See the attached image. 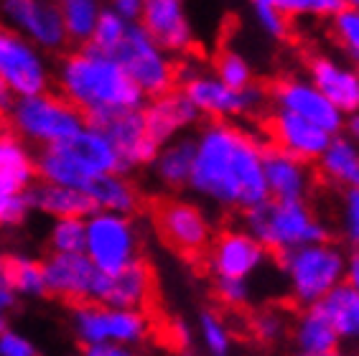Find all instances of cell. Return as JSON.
I'll list each match as a JSON object with an SVG mask.
<instances>
[{
	"instance_id": "cell-39",
	"label": "cell",
	"mask_w": 359,
	"mask_h": 356,
	"mask_svg": "<svg viewBox=\"0 0 359 356\" xmlns=\"http://www.w3.org/2000/svg\"><path fill=\"white\" fill-rule=\"evenodd\" d=\"M252 13H255V21L260 26L265 36L276 39V41H285L290 34V21L285 18L280 11H276L268 3H260V0H252Z\"/></svg>"
},
{
	"instance_id": "cell-6",
	"label": "cell",
	"mask_w": 359,
	"mask_h": 356,
	"mask_svg": "<svg viewBox=\"0 0 359 356\" xmlns=\"http://www.w3.org/2000/svg\"><path fill=\"white\" fill-rule=\"evenodd\" d=\"M280 265L290 298L304 308L321 303L346 278V254L332 242H318L280 254Z\"/></svg>"
},
{
	"instance_id": "cell-41",
	"label": "cell",
	"mask_w": 359,
	"mask_h": 356,
	"mask_svg": "<svg viewBox=\"0 0 359 356\" xmlns=\"http://www.w3.org/2000/svg\"><path fill=\"white\" fill-rule=\"evenodd\" d=\"M341 226H344L346 242H349L354 249H359V189H346Z\"/></svg>"
},
{
	"instance_id": "cell-26",
	"label": "cell",
	"mask_w": 359,
	"mask_h": 356,
	"mask_svg": "<svg viewBox=\"0 0 359 356\" xmlns=\"http://www.w3.org/2000/svg\"><path fill=\"white\" fill-rule=\"evenodd\" d=\"M153 176L158 178L161 186L166 189H184L189 186L194 168V135L173 137L171 143L161 145L153 158Z\"/></svg>"
},
{
	"instance_id": "cell-7",
	"label": "cell",
	"mask_w": 359,
	"mask_h": 356,
	"mask_svg": "<svg viewBox=\"0 0 359 356\" xmlns=\"http://www.w3.org/2000/svg\"><path fill=\"white\" fill-rule=\"evenodd\" d=\"M115 62L130 76V82L140 89L145 100L171 92L176 84V64L171 54H166L151 36L145 34L140 23H130L123 41L115 48Z\"/></svg>"
},
{
	"instance_id": "cell-51",
	"label": "cell",
	"mask_w": 359,
	"mask_h": 356,
	"mask_svg": "<svg viewBox=\"0 0 359 356\" xmlns=\"http://www.w3.org/2000/svg\"><path fill=\"white\" fill-rule=\"evenodd\" d=\"M298 356H346V354H341V351H326V354H298Z\"/></svg>"
},
{
	"instance_id": "cell-14",
	"label": "cell",
	"mask_w": 359,
	"mask_h": 356,
	"mask_svg": "<svg viewBox=\"0 0 359 356\" xmlns=\"http://www.w3.org/2000/svg\"><path fill=\"white\" fill-rule=\"evenodd\" d=\"M153 270L145 260L133 262L115 275L97 273L95 288H92V303L104 308L120 310H143L153 298Z\"/></svg>"
},
{
	"instance_id": "cell-1",
	"label": "cell",
	"mask_w": 359,
	"mask_h": 356,
	"mask_svg": "<svg viewBox=\"0 0 359 356\" xmlns=\"http://www.w3.org/2000/svg\"><path fill=\"white\" fill-rule=\"evenodd\" d=\"M265 145L235 123L212 120L194 135L189 189L222 209L248 212L268 201L263 173Z\"/></svg>"
},
{
	"instance_id": "cell-49",
	"label": "cell",
	"mask_w": 359,
	"mask_h": 356,
	"mask_svg": "<svg viewBox=\"0 0 359 356\" xmlns=\"http://www.w3.org/2000/svg\"><path fill=\"white\" fill-rule=\"evenodd\" d=\"M15 102L13 92L6 87V82H0V115H6L8 110H11V104Z\"/></svg>"
},
{
	"instance_id": "cell-28",
	"label": "cell",
	"mask_w": 359,
	"mask_h": 356,
	"mask_svg": "<svg viewBox=\"0 0 359 356\" xmlns=\"http://www.w3.org/2000/svg\"><path fill=\"white\" fill-rule=\"evenodd\" d=\"M318 308L329 318L339 341H359V293L349 282L337 285L318 303Z\"/></svg>"
},
{
	"instance_id": "cell-20",
	"label": "cell",
	"mask_w": 359,
	"mask_h": 356,
	"mask_svg": "<svg viewBox=\"0 0 359 356\" xmlns=\"http://www.w3.org/2000/svg\"><path fill=\"white\" fill-rule=\"evenodd\" d=\"M143 120H145V130L153 137V143L166 145L171 143L173 137H181L189 128L199 123V112L194 110V104L189 102L184 92H166L161 97H153L151 102L143 104Z\"/></svg>"
},
{
	"instance_id": "cell-37",
	"label": "cell",
	"mask_w": 359,
	"mask_h": 356,
	"mask_svg": "<svg viewBox=\"0 0 359 356\" xmlns=\"http://www.w3.org/2000/svg\"><path fill=\"white\" fill-rule=\"evenodd\" d=\"M199 334L204 341V349L209 356H229L232 349V334H229L227 323L222 321L219 315L212 310H204L199 318Z\"/></svg>"
},
{
	"instance_id": "cell-18",
	"label": "cell",
	"mask_w": 359,
	"mask_h": 356,
	"mask_svg": "<svg viewBox=\"0 0 359 356\" xmlns=\"http://www.w3.org/2000/svg\"><path fill=\"white\" fill-rule=\"evenodd\" d=\"M309 79L344 117L359 112V69L318 54L309 62Z\"/></svg>"
},
{
	"instance_id": "cell-15",
	"label": "cell",
	"mask_w": 359,
	"mask_h": 356,
	"mask_svg": "<svg viewBox=\"0 0 359 356\" xmlns=\"http://www.w3.org/2000/svg\"><path fill=\"white\" fill-rule=\"evenodd\" d=\"M268 260V252L245 229L222 232L209 249V270L215 280H250Z\"/></svg>"
},
{
	"instance_id": "cell-21",
	"label": "cell",
	"mask_w": 359,
	"mask_h": 356,
	"mask_svg": "<svg viewBox=\"0 0 359 356\" xmlns=\"http://www.w3.org/2000/svg\"><path fill=\"white\" fill-rule=\"evenodd\" d=\"M268 130L270 137H273V148L298 158L301 163L318 160L321 153L326 151L329 140H332V135L324 132L321 128L280 110L273 112V117L268 120Z\"/></svg>"
},
{
	"instance_id": "cell-42",
	"label": "cell",
	"mask_w": 359,
	"mask_h": 356,
	"mask_svg": "<svg viewBox=\"0 0 359 356\" xmlns=\"http://www.w3.org/2000/svg\"><path fill=\"white\" fill-rule=\"evenodd\" d=\"M215 288L217 295H219V301L224 306H229V308H240V306H245L250 301L248 280H224V278H219L215 282Z\"/></svg>"
},
{
	"instance_id": "cell-48",
	"label": "cell",
	"mask_w": 359,
	"mask_h": 356,
	"mask_svg": "<svg viewBox=\"0 0 359 356\" xmlns=\"http://www.w3.org/2000/svg\"><path fill=\"white\" fill-rule=\"evenodd\" d=\"M344 282H349L354 290L359 293V249H354L349 257H346V278Z\"/></svg>"
},
{
	"instance_id": "cell-32",
	"label": "cell",
	"mask_w": 359,
	"mask_h": 356,
	"mask_svg": "<svg viewBox=\"0 0 359 356\" xmlns=\"http://www.w3.org/2000/svg\"><path fill=\"white\" fill-rule=\"evenodd\" d=\"M3 282L13 293L31 295V298L46 295L41 262L28 260L23 254H3Z\"/></svg>"
},
{
	"instance_id": "cell-4",
	"label": "cell",
	"mask_w": 359,
	"mask_h": 356,
	"mask_svg": "<svg viewBox=\"0 0 359 356\" xmlns=\"http://www.w3.org/2000/svg\"><path fill=\"white\" fill-rule=\"evenodd\" d=\"M245 232L265 252L285 254L329 242V229L306 201H263L245 212Z\"/></svg>"
},
{
	"instance_id": "cell-25",
	"label": "cell",
	"mask_w": 359,
	"mask_h": 356,
	"mask_svg": "<svg viewBox=\"0 0 359 356\" xmlns=\"http://www.w3.org/2000/svg\"><path fill=\"white\" fill-rule=\"evenodd\" d=\"M31 184H36V156L13 132H0V186L23 193Z\"/></svg>"
},
{
	"instance_id": "cell-10",
	"label": "cell",
	"mask_w": 359,
	"mask_h": 356,
	"mask_svg": "<svg viewBox=\"0 0 359 356\" xmlns=\"http://www.w3.org/2000/svg\"><path fill=\"white\" fill-rule=\"evenodd\" d=\"M0 82H6L13 97L41 95L51 92L54 67L41 48L8 28H0Z\"/></svg>"
},
{
	"instance_id": "cell-23",
	"label": "cell",
	"mask_w": 359,
	"mask_h": 356,
	"mask_svg": "<svg viewBox=\"0 0 359 356\" xmlns=\"http://www.w3.org/2000/svg\"><path fill=\"white\" fill-rule=\"evenodd\" d=\"M28 206L36 212H43L54 219H87L95 214L92 201L76 189H67V186H54V184H31L26 191Z\"/></svg>"
},
{
	"instance_id": "cell-19",
	"label": "cell",
	"mask_w": 359,
	"mask_h": 356,
	"mask_svg": "<svg viewBox=\"0 0 359 356\" xmlns=\"http://www.w3.org/2000/svg\"><path fill=\"white\" fill-rule=\"evenodd\" d=\"M97 128H102L104 135L110 137V143L118 151L125 173L133 171V168L151 165L156 153H158V145L153 143V137L145 130V120L140 110L115 115L107 123L97 125Z\"/></svg>"
},
{
	"instance_id": "cell-11",
	"label": "cell",
	"mask_w": 359,
	"mask_h": 356,
	"mask_svg": "<svg viewBox=\"0 0 359 356\" xmlns=\"http://www.w3.org/2000/svg\"><path fill=\"white\" fill-rule=\"evenodd\" d=\"M0 28L18 34L43 54L64 51L69 43L54 0H0Z\"/></svg>"
},
{
	"instance_id": "cell-30",
	"label": "cell",
	"mask_w": 359,
	"mask_h": 356,
	"mask_svg": "<svg viewBox=\"0 0 359 356\" xmlns=\"http://www.w3.org/2000/svg\"><path fill=\"white\" fill-rule=\"evenodd\" d=\"M59 18H62L67 41L76 46H87L92 39V31L97 26V18L102 13V0H54Z\"/></svg>"
},
{
	"instance_id": "cell-31",
	"label": "cell",
	"mask_w": 359,
	"mask_h": 356,
	"mask_svg": "<svg viewBox=\"0 0 359 356\" xmlns=\"http://www.w3.org/2000/svg\"><path fill=\"white\" fill-rule=\"evenodd\" d=\"M151 331L148 315L143 310H120L102 306V343L128 346L140 343Z\"/></svg>"
},
{
	"instance_id": "cell-50",
	"label": "cell",
	"mask_w": 359,
	"mask_h": 356,
	"mask_svg": "<svg viewBox=\"0 0 359 356\" xmlns=\"http://www.w3.org/2000/svg\"><path fill=\"white\" fill-rule=\"evenodd\" d=\"M344 130H349V137H352L354 143L359 145V112L352 117H346V128Z\"/></svg>"
},
{
	"instance_id": "cell-36",
	"label": "cell",
	"mask_w": 359,
	"mask_h": 356,
	"mask_svg": "<svg viewBox=\"0 0 359 356\" xmlns=\"http://www.w3.org/2000/svg\"><path fill=\"white\" fill-rule=\"evenodd\" d=\"M54 254L84 252V219H56L48 234Z\"/></svg>"
},
{
	"instance_id": "cell-35",
	"label": "cell",
	"mask_w": 359,
	"mask_h": 356,
	"mask_svg": "<svg viewBox=\"0 0 359 356\" xmlns=\"http://www.w3.org/2000/svg\"><path fill=\"white\" fill-rule=\"evenodd\" d=\"M268 3L285 18H301V15H313V18H334L341 11V0H260Z\"/></svg>"
},
{
	"instance_id": "cell-8",
	"label": "cell",
	"mask_w": 359,
	"mask_h": 356,
	"mask_svg": "<svg viewBox=\"0 0 359 356\" xmlns=\"http://www.w3.org/2000/svg\"><path fill=\"white\" fill-rule=\"evenodd\" d=\"M138 247V229L130 217L95 212L84 219V254L97 273L115 275L130 267L140 260Z\"/></svg>"
},
{
	"instance_id": "cell-33",
	"label": "cell",
	"mask_w": 359,
	"mask_h": 356,
	"mask_svg": "<svg viewBox=\"0 0 359 356\" xmlns=\"http://www.w3.org/2000/svg\"><path fill=\"white\" fill-rule=\"evenodd\" d=\"M215 76L219 79L222 84H227L229 89H250L255 87V76H252V67L240 51L235 48H224L219 51L217 56V64H215Z\"/></svg>"
},
{
	"instance_id": "cell-40",
	"label": "cell",
	"mask_w": 359,
	"mask_h": 356,
	"mask_svg": "<svg viewBox=\"0 0 359 356\" xmlns=\"http://www.w3.org/2000/svg\"><path fill=\"white\" fill-rule=\"evenodd\" d=\"M31 206H28L26 191H8L0 186V226H15L28 217Z\"/></svg>"
},
{
	"instance_id": "cell-16",
	"label": "cell",
	"mask_w": 359,
	"mask_h": 356,
	"mask_svg": "<svg viewBox=\"0 0 359 356\" xmlns=\"http://www.w3.org/2000/svg\"><path fill=\"white\" fill-rule=\"evenodd\" d=\"M43 267V288L46 295L59 298L62 303L74 306H84L92 303V288H95L97 270L87 254H51Z\"/></svg>"
},
{
	"instance_id": "cell-29",
	"label": "cell",
	"mask_w": 359,
	"mask_h": 356,
	"mask_svg": "<svg viewBox=\"0 0 359 356\" xmlns=\"http://www.w3.org/2000/svg\"><path fill=\"white\" fill-rule=\"evenodd\" d=\"M296 346L301 354H326L339 349V336L332 329L324 310L316 306L304 308L296 323Z\"/></svg>"
},
{
	"instance_id": "cell-52",
	"label": "cell",
	"mask_w": 359,
	"mask_h": 356,
	"mask_svg": "<svg viewBox=\"0 0 359 356\" xmlns=\"http://www.w3.org/2000/svg\"><path fill=\"white\" fill-rule=\"evenodd\" d=\"M346 8H359V0H341Z\"/></svg>"
},
{
	"instance_id": "cell-53",
	"label": "cell",
	"mask_w": 359,
	"mask_h": 356,
	"mask_svg": "<svg viewBox=\"0 0 359 356\" xmlns=\"http://www.w3.org/2000/svg\"><path fill=\"white\" fill-rule=\"evenodd\" d=\"M341 6H344V3H341Z\"/></svg>"
},
{
	"instance_id": "cell-13",
	"label": "cell",
	"mask_w": 359,
	"mask_h": 356,
	"mask_svg": "<svg viewBox=\"0 0 359 356\" xmlns=\"http://www.w3.org/2000/svg\"><path fill=\"white\" fill-rule=\"evenodd\" d=\"M273 102L280 112L296 115L306 123L316 125L329 135H341L346 128V117L326 100L309 76H290L273 87Z\"/></svg>"
},
{
	"instance_id": "cell-17",
	"label": "cell",
	"mask_w": 359,
	"mask_h": 356,
	"mask_svg": "<svg viewBox=\"0 0 359 356\" xmlns=\"http://www.w3.org/2000/svg\"><path fill=\"white\" fill-rule=\"evenodd\" d=\"M138 23L166 54H187L194 46V26L184 0H145Z\"/></svg>"
},
{
	"instance_id": "cell-22",
	"label": "cell",
	"mask_w": 359,
	"mask_h": 356,
	"mask_svg": "<svg viewBox=\"0 0 359 356\" xmlns=\"http://www.w3.org/2000/svg\"><path fill=\"white\" fill-rule=\"evenodd\" d=\"M263 173L268 199L273 201H306V196L311 191L309 163H301L298 158L278 151L273 145H265Z\"/></svg>"
},
{
	"instance_id": "cell-47",
	"label": "cell",
	"mask_w": 359,
	"mask_h": 356,
	"mask_svg": "<svg viewBox=\"0 0 359 356\" xmlns=\"http://www.w3.org/2000/svg\"><path fill=\"white\" fill-rule=\"evenodd\" d=\"M82 356H135L128 346L118 343H100V346H87Z\"/></svg>"
},
{
	"instance_id": "cell-44",
	"label": "cell",
	"mask_w": 359,
	"mask_h": 356,
	"mask_svg": "<svg viewBox=\"0 0 359 356\" xmlns=\"http://www.w3.org/2000/svg\"><path fill=\"white\" fill-rule=\"evenodd\" d=\"M0 356H41L34 343L18 336L15 331H3L0 334Z\"/></svg>"
},
{
	"instance_id": "cell-34",
	"label": "cell",
	"mask_w": 359,
	"mask_h": 356,
	"mask_svg": "<svg viewBox=\"0 0 359 356\" xmlns=\"http://www.w3.org/2000/svg\"><path fill=\"white\" fill-rule=\"evenodd\" d=\"M130 23H125L120 15H115L110 8H102V13L97 18V26L92 31V39H90V46L97 48V51H102V54H115V48L120 46L123 41L125 31H128Z\"/></svg>"
},
{
	"instance_id": "cell-12",
	"label": "cell",
	"mask_w": 359,
	"mask_h": 356,
	"mask_svg": "<svg viewBox=\"0 0 359 356\" xmlns=\"http://www.w3.org/2000/svg\"><path fill=\"white\" fill-rule=\"evenodd\" d=\"M156 229L161 240L166 242L171 249L187 257H196L212 242V221L201 206L184 199H166L156 206L153 214Z\"/></svg>"
},
{
	"instance_id": "cell-46",
	"label": "cell",
	"mask_w": 359,
	"mask_h": 356,
	"mask_svg": "<svg viewBox=\"0 0 359 356\" xmlns=\"http://www.w3.org/2000/svg\"><path fill=\"white\" fill-rule=\"evenodd\" d=\"M13 310H15V293L8 288L6 282H0V334L8 331V323H11Z\"/></svg>"
},
{
	"instance_id": "cell-24",
	"label": "cell",
	"mask_w": 359,
	"mask_h": 356,
	"mask_svg": "<svg viewBox=\"0 0 359 356\" xmlns=\"http://www.w3.org/2000/svg\"><path fill=\"white\" fill-rule=\"evenodd\" d=\"M82 193L92 201L95 212L130 217L133 212H138L140 206L138 189H135V184L125 173H104V176H97L95 181L87 184V189Z\"/></svg>"
},
{
	"instance_id": "cell-3",
	"label": "cell",
	"mask_w": 359,
	"mask_h": 356,
	"mask_svg": "<svg viewBox=\"0 0 359 356\" xmlns=\"http://www.w3.org/2000/svg\"><path fill=\"white\" fill-rule=\"evenodd\" d=\"M104 173L125 171L110 137L97 125H84L67 143L41 148L36 153V176L43 184L84 191L90 181Z\"/></svg>"
},
{
	"instance_id": "cell-9",
	"label": "cell",
	"mask_w": 359,
	"mask_h": 356,
	"mask_svg": "<svg viewBox=\"0 0 359 356\" xmlns=\"http://www.w3.org/2000/svg\"><path fill=\"white\" fill-rule=\"evenodd\" d=\"M176 79H181V92L194 104V110L224 123H229V117H242L260 110L265 102L263 89L250 87L237 92L222 84L215 74L194 67H176Z\"/></svg>"
},
{
	"instance_id": "cell-5",
	"label": "cell",
	"mask_w": 359,
	"mask_h": 356,
	"mask_svg": "<svg viewBox=\"0 0 359 356\" xmlns=\"http://www.w3.org/2000/svg\"><path fill=\"white\" fill-rule=\"evenodd\" d=\"M6 120L8 132H13L26 145H36L39 151L67 143L87 125L84 117L56 92L15 97Z\"/></svg>"
},
{
	"instance_id": "cell-27",
	"label": "cell",
	"mask_w": 359,
	"mask_h": 356,
	"mask_svg": "<svg viewBox=\"0 0 359 356\" xmlns=\"http://www.w3.org/2000/svg\"><path fill=\"white\" fill-rule=\"evenodd\" d=\"M318 168L326 181L344 189H359V145L349 135H334L318 158Z\"/></svg>"
},
{
	"instance_id": "cell-43",
	"label": "cell",
	"mask_w": 359,
	"mask_h": 356,
	"mask_svg": "<svg viewBox=\"0 0 359 356\" xmlns=\"http://www.w3.org/2000/svg\"><path fill=\"white\" fill-rule=\"evenodd\" d=\"M252 331H255V336L260 338V341H276V338H280V334L285 331L283 315L276 313V310H263V313L255 315Z\"/></svg>"
},
{
	"instance_id": "cell-2",
	"label": "cell",
	"mask_w": 359,
	"mask_h": 356,
	"mask_svg": "<svg viewBox=\"0 0 359 356\" xmlns=\"http://www.w3.org/2000/svg\"><path fill=\"white\" fill-rule=\"evenodd\" d=\"M56 95L84 117L87 125H102L123 112L143 110L145 97L130 82L115 56L87 46L62 54L54 67Z\"/></svg>"
},
{
	"instance_id": "cell-38",
	"label": "cell",
	"mask_w": 359,
	"mask_h": 356,
	"mask_svg": "<svg viewBox=\"0 0 359 356\" xmlns=\"http://www.w3.org/2000/svg\"><path fill=\"white\" fill-rule=\"evenodd\" d=\"M332 31L339 46L349 54L352 62L359 64V8H341L332 18Z\"/></svg>"
},
{
	"instance_id": "cell-45",
	"label": "cell",
	"mask_w": 359,
	"mask_h": 356,
	"mask_svg": "<svg viewBox=\"0 0 359 356\" xmlns=\"http://www.w3.org/2000/svg\"><path fill=\"white\" fill-rule=\"evenodd\" d=\"M145 0H110V11L115 15H120L125 23H138L140 15H143Z\"/></svg>"
}]
</instances>
